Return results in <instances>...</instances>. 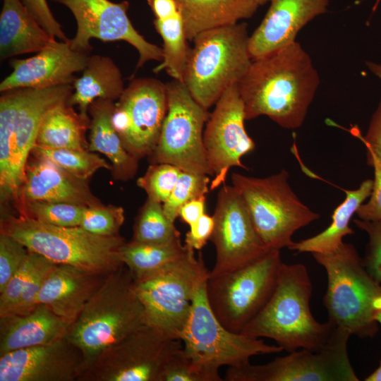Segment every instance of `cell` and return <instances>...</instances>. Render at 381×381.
Instances as JSON below:
<instances>
[{"instance_id":"obj_1","label":"cell","mask_w":381,"mask_h":381,"mask_svg":"<svg viewBox=\"0 0 381 381\" xmlns=\"http://www.w3.org/2000/svg\"><path fill=\"white\" fill-rule=\"evenodd\" d=\"M319 84L310 56L298 42L253 60L238 84L246 120L266 116L284 128H298Z\"/></svg>"},{"instance_id":"obj_2","label":"cell","mask_w":381,"mask_h":381,"mask_svg":"<svg viewBox=\"0 0 381 381\" xmlns=\"http://www.w3.org/2000/svg\"><path fill=\"white\" fill-rule=\"evenodd\" d=\"M312 291L305 265L283 263L270 298L241 333L272 339L289 353L321 349L336 326L329 320L321 323L315 319L310 307Z\"/></svg>"},{"instance_id":"obj_3","label":"cell","mask_w":381,"mask_h":381,"mask_svg":"<svg viewBox=\"0 0 381 381\" xmlns=\"http://www.w3.org/2000/svg\"><path fill=\"white\" fill-rule=\"evenodd\" d=\"M73 84L46 88L20 87L1 92L0 195L1 204L17 202L25 169L45 114L68 100Z\"/></svg>"},{"instance_id":"obj_4","label":"cell","mask_w":381,"mask_h":381,"mask_svg":"<svg viewBox=\"0 0 381 381\" xmlns=\"http://www.w3.org/2000/svg\"><path fill=\"white\" fill-rule=\"evenodd\" d=\"M146 324L134 279L123 265L107 277L71 323L66 338L81 351L84 372L101 352Z\"/></svg>"},{"instance_id":"obj_5","label":"cell","mask_w":381,"mask_h":381,"mask_svg":"<svg viewBox=\"0 0 381 381\" xmlns=\"http://www.w3.org/2000/svg\"><path fill=\"white\" fill-rule=\"evenodd\" d=\"M1 233L55 264L102 274H109L123 265L119 250L126 241L120 235L98 236L79 226H54L20 214L3 216Z\"/></svg>"},{"instance_id":"obj_6","label":"cell","mask_w":381,"mask_h":381,"mask_svg":"<svg viewBox=\"0 0 381 381\" xmlns=\"http://www.w3.org/2000/svg\"><path fill=\"white\" fill-rule=\"evenodd\" d=\"M246 23L204 31L193 40L183 73V83L192 97L207 109L224 92L239 84L253 59Z\"/></svg>"},{"instance_id":"obj_7","label":"cell","mask_w":381,"mask_h":381,"mask_svg":"<svg viewBox=\"0 0 381 381\" xmlns=\"http://www.w3.org/2000/svg\"><path fill=\"white\" fill-rule=\"evenodd\" d=\"M312 255L327 274L323 303L328 320L351 335L373 338L378 331L374 312L381 284L365 270L355 246L344 242L334 252Z\"/></svg>"},{"instance_id":"obj_8","label":"cell","mask_w":381,"mask_h":381,"mask_svg":"<svg viewBox=\"0 0 381 381\" xmlns=\"http://www.w3.org/2000/svg\"><path fill=\"white\" fill-rule=\"evenodd\" d=\"M283 169L264 178L231 174L234 188L242 198L253 224L269 250L289 248L298 229L320 218L291 189Z\"/></svg>"},{"instance_id":"obj_9","label":"cell","mask_w":381,"mask_h":381,"mask_svg":"<svg viewBox=\"0 0 381 381\" xmlns=\"http://www.w3.org/2000/svg\"><path fill=\"white\" fill-rule=\"evenodd\" d=\"M206 281L200 285L194 296L181 341L186 354L212 381L223 380L219 374L223 365L238 366L250 362L254 356L283 351L277 344L269 345L260 338L226 328L210 306Z\"/></svg>"},{"instance_id":"obj_10","label":"cell","mask_w":381,"mask_h":381,"mask_svg":"<svg viewBox=\"0 0 381 381\" xmlns=\"http://www.w3.org/2000/svg\"><path fill=\"white\" fill-rule=\"evenodd\" d=\"M153 274L134 281L135 291L145 310L146 323L181 341L194 296L210 271L201 253L193 249Z\"/></svg>"},{"instance_id":"obj_11","label":"cell","mask_w":381,"mask_h":381,"mask_svg":"<svg viewBox=\"0 0 381 381\" xmlns=\"http://www.w3.org/2000/svg\"><path fill=\"white\" fill-rule=\"evenodd\" d=\"M282 264L280 250H272L240 268L209 273L207 301L226 328L241 333L262 310L275 289Z\"/></svg>"},{"instance_id":"obj_12","label":"cell","mask_w":381,"mask_h":381,"mask_svg":"<svg viewBox=\"0 0 381 381\" xmlns=\"http://www.w3.org/2000/svg\"><path fill=\"white\" fill-rule=\"evenodd\" d=\"M166 87L167 111L157 145L149 155L150 162L211 176L203 143V128L210 113L182 82L173 80Z\"/></svg>"},{"instance_id":"obj_13","label":"cell","mask_w":381,"mask_h":381,"mask_svg":"<svg viewBox=\"0 0 381 381\" xmlns=\"http://www.w3.org/2000/svg\"><path fill=\"white\" fill-rule=\"evenodd\" d=\"M350 333L336 327L318 351L298 349L262 365L229 367L225 381H358L349 360Z\"/></svg>"},{"instance_id":"obj_14","label":"cell","mask_w":381,"mask_h":381,"mask_svg":"<svg viewBox=\"0 0 381 381\" xmlns=\"http://www.w3.org/2000/svg\"><path fill=\"white\" fill-rule=\"evenodd\" d=\"M181 341L146 324L101 352L78 381H160Z\"/></svg>"},{"instance_id":"obj_15","label":"cell","mask_w":381,"mask_h":381,"mask_svg":"<svg viewBox=\"0 0 381 381\" xmlns=\"http://www.w3.org/2000/svg\"><path fill=\"white\" fill-rule=\"evenodd\" d=\"M167 111L166 83L135 78L115 103L111 123L127 151L139 159L155 148Z\"/></svg>"},{"instance_id":"obj_16","label":"cell","mask_w":381,"mask_h":381,"mask_svg":"<svg viewBox=\"0 0 381 381\" xmlns=\"http://www.w3.org/2000/svg\"><path fill=\"white\" fill-rule=\"evenodd\" d=\"M68 8L73 13L77 30L68 41L75 51L90 54V41L96 38L103 42L122 40L136 49L139 58L136 70L147 61L163 59V49L149 42L133 27L128 16L129 2L109 0H50Z\"/></svg>"},{"instance_id":"obj_17","label":"cell","mask_w":381,"mask_h":381,"mask_svg":"<svg viewBox=\"0 0 381 381\" xmlns=\"http://www.w3.org/2000/svg\"><path fill=\"white\" fill-rule=\"evenodd\" d=\"M245 120L238 85H232L215 104L203 132L206 157L212 176L211 190L225 183L231 167L248 169L241 158L253 150L255 145L245 129Z\"/></svg>"},{"instance_id":"obj_18","label":"cell","mask_w":381,"mask_h":381,"mask_svg":"<svg viewBox=\"0 0 381 381\" xmlns=\"http://www.w3.org/2000/svg\"><path fill=\"white\" fill-rule=\"evenodd\" d=\"M212 216L214 229L210 241L215 247L216 262L210 274L240 268L270 251L261 241L232 185L221 186Z\"/></svg>"},{"instance_id":"obj_19","label":"cell","mask_w":381,"mask_h":381,"mask_svg":"<svg viewBox=\"0 0 381 381\" xmlns=\"http://www.w3.org/2000/svg\"><path fill=\"white\" fill-rule=\"evenodd\" d=\"M81 351L66 337L0 355V381H78Z\"/></svg>"},{"instance_id":"obj_20","label":"cell","mask_w":381,"mask_h":381,"mask_svg":"<svg viewBox=\"0 0 381 381\" xmlns=\"http://www.w3.org/2000/svg\"><path fill=\"white\" fill-rule=\"evenodd\" d=\"M31 57L10 61L12 72L0 83V92L29 87L46 88L73 84L90 54L72 49L68 42L56 40Z\"/></svg>"},{"instance_id":"obj_21","label":"cell","mask_w":381,"mask_h":381,"mask_svg":"<svg viewBox=\"0 0 381 381\" xmlns=\"http://www.w3.org/2000/svg\"><path fill=\"white\" fill-rule=\"evenodd\" d=\"M259 26L249 37L253 60L272 54L295 42L298 32L327 11L329 0H271Z\"/></svg>"},{"instance_id":"obj_22","label":"cell","mask_w":381,"mask_h":381,"mask_svg":"<svg viewBox=\"0 0 381 381\" xmlns=\"http://www.w3.org/2000/svg\"><path fill=\"white\" fill-rule=\"evenodd\" d=\"M24 200L63 202L85 207L101 204L91 192L87 181L33 155L28 159L16 206Z\"/></svg>"},{"instance_id":"obj_23","label":"cell","mask_w":381,"mask_h":381,"mask_svg":"<svg viewBox=\"0 0 381 381\" xmlns=\"http://www.w3.org/2000/svg\"><path fill=\"white\" fill-rule=\"evenodd\" d=\"M109 274L54 264L44 279L37 303L72 323Z\"/></svg>"},{"instance_id":"obj_24","label":"cell","mask_w":381,"mask_h":381,"mask_svg":"<svg viewBox=\"0 0 381 381\" xmlns=\"http://www.w3.org/2000/svg\"><path fill=\"white\" fill-rule=\"evenodd\" d=\"M71 325L42 303L25 314L0 317V355L60 340Z\"/></svg>"},{"instance_id":"obj_25","label":"cell","mask_w":381,"mask_h":381,"mask_svg":"<svg viewBox=\"0 0 381 381\" xmlns=\"http://www.w3.org/2000/svg\"><path fill=\"white\" fill-rule=\"evenodd\" d=\"M0 59L38 52L56 40L30 14L20 0H2Z\"/></svg>"},{"instance_id":"obj_26","label":"cell","mask_w":381,"mask_h":381,"mask_svg":"<svg viewBox=\"0 0 381 381\" xmlns=\"http://www.w3.org/2000/svg\"><path fill=\"white\" fill-rule=\"evenodd\" d=\"M114 104V101L98 99L90 105L88 150L105 155L111 163L114 177L127 181L135 175L138 159L127 151L112 125Z\"/></svg>"},{"instance_id":"obj_27","label":"cell","mask_w":381,"mask_h":381,"mask_svg":"<svg viewBox=\"0 0 381 381\" xmlns=\"http://www.w3.org/2000/svg\"><path fill=\"white\" fill-rule=\"evenodd\" d=\"M73 90L68 103L78 106L81 116L90 120V105L96 99H119L125 87L122 74L109 56L89 55L82 75L73 83Z\"/></svg>"},{"instance_id":"obj_28","label":"cell","mask_w":381,"mask_h":381,"mask_svg":"<svg viewBox=\"0 0 381 381\" xmlns=\"http://www.w3.org/2000/svg\"><path fill=\"white\" fill-rule=\"evenodd\" d=\"M175 1L190 41L204 31L250 18L260 6L258 0Z\"/></svg>"},{"instance_id":"obj_29","label":"cell","mask_w":381,"mask_h":381,"mask_svg":"<svg viewBox=\"0 0 381 381\" xmlns=\"http://www.w3.org/2000/svg\"><path fill=\"white\" fill-rule=\"evenodd\" d=\"M373 184V180L366 179L356 189L344 190L345 199L334 210L331 224L312 237L294 241L289 249L312 254L329 253L337 250L344 243V237L354 233L350 227V221L359 206L370 197Z\"/></svg>"},{"instance_id":"obj_30","label":"cell","mask_w":381,"mask_h":381,"mask_svg":"<svg viewBox=\"0 0 381 381\" xmlns=\"http://www.w3.org/2000/svg\"><path fill=\"white\" fill-rule=\"evenodd\" d=\"M90 120L77 113L68 100L52 107L40 123L36 145L57 149L88 150L85 138Z\"/></svg>"},{"instance_id":"obj_31","label":"cell","mask_w":381,"mask_h":381,"mask_svg":"<svg viewBox=\"0 0 381 381\" xmlns=\"http://www.w3.org/2000/svg\"><path fill=\"white\" fill-rule=\"evenodd\" d=\"M186 249L181 238L162 243H144L131 241L121 247L119 255L134 281H139L181 257Z\"/></svg>"},{"instance_id":"obj_32","label":"cell","mask_w":381,"mask_h":381,"mask_svg":"<svg viewBox=\"0 0 381 381\" xmlns=\"http://www.w3.org/2000/svg\"><path fill=\"white\" fill-rule=\"evenodd\" d=\"M157 32L163 40V59L153 69L156 73L165 70L176 80L183 82V73L190 47L180 11L172 17L154 20Z\"/></svg>"},{"instance_id":"obj_33","label":"cell","mask_w":381,"mask_h":381,"mask_svg":"<svg viewBox=\"0 0 381 381\" xmlns=\"http://www.w3.org/2000/svg\"><path fill=\"white\" fill-rule=\"evenodd\" d=\"M181 238L180 232L163 209V204L147 199L136 217L131 241L162 243Z\"/></svg>"},{"instance_id":"obj_34","label":"cell","mask_w":381,"mask_h":381,"mask_svg":"<svg viewBox=\"0 0 381 381\" xmlns=\"http://www.w3.org/2000/svg\"><path fill=\"white\" fill-rule=\"evenodd\" d=\"M30 155L48 159L73 176L85 181L100 169H112L111 164L89 150L49 148L35 145Z\"/></svg>"},{"instance_id":"obj_35","label":"cell","mask_w":381,"mask_h":381,"mask_svg":"<svg viewBox=\"0 0 381 381\" xmlns=\"http://www.w3.org/2000/svg\"><path fill=\"white\" fill-rule=\"evenodd\" d=\"M20 215L59 226H77L85 206L63 202L24 200L16 205Z\"/></svg>"},{"instance_id":"obj_36","label":"cell","mask_w":381,"mask_h":381,"mask_svg":"<svg viewBox=\"0 0 381 381\" xmlns=\"http://www.w3.org/2000/svg\"><path fill=\"white\" fill-rule=\"evenodd\" d=\"M210 181L209 175L182 171L169 198L163 203L167 217L174 222L184 204L194 198L206 195Z\"/></svg>"},{"instance_id":"obj_37","label":"cell","mask_w":381,"mask_h":381,"mask_svg":"<svg viewBox=\"0 0 381 381\" xmlns=\"http://www.w3.org/2000/svg\"><path fill=\"white\" fill-rule=\"evenodd\" d=\"M182 171L179 167L167 163H154L137 181L149 199L164 203L172 193Z\"/></svg>"},{"instance_id":"obj_38","label":"cell","mask_w":381,"mask_h":381,"mask_svg":"<svg viewBox=\"0 0 381 381\" xmlns=\"http://www.w3.org/2000/svg\"><path fill=\"white\" fill-rule=\"evenodd\" d=\"M124 219L122 207L101 203L85 208L79 226L95 235L114 236L119 235Z\"/></svg>"},{"instance_id":"obj_39","label":"cell","mask_w":381,"mask_h":381,"mask_svg":"<svg viewBox=\"0 0 381 381\" xmlns=\"http://www.w3.org/2000/svg\"><path fill=\"white\" fill-rule=\"evenodd\" d=\"M41 255L29 250L19 270L0 292V317L10 315L16 307L25 284L33 273Z\"/></svg>"},{"instance_id":"obj_40","label":"cell","mask_w":381,"mask_h":381,"mask_svg":"<svg viewBox=\"0 0 381 381\" xmlns=\"http://www.w3.org/2000/svg\"><path fill=\"white\" fill-rule=\"evenodd\" d=\"M29 250L6 234H0V292L26 260Z\"/></svg>"},{"instance_id":"obj_41","label":"cell","mask_w":381,"mask_h":381,"mask_svg":"<svg viewBox=\"0 0 381 381\" xmlns=\"http://www.w3.org/2000/svg\"><path fill=\"white\" fill-rule=\"evenodd\" d=\"M353 222L368 236L362 263L370 275L381 284V221H365L358 218L353 219Z\"/></svg>"},{"instance_id":"obj_42","label":"cell","mask_w":381,"mask_h":381,"mask_svg":"<svg viewBox=\"0 0 381 381\" xmlns=\"http://www.w3.org/2000/svg\"><path fill=\"white\" fill-rule=\"evenodd\" d=\"M160 381H212L186 354L183 347L174 351L167 361Z\"/></svg>"},{"instance_id":"obj_43","label":"cell","mask_w":381,"mask_h":381,"mask_svg":"<svg viewBox=\"0 0 381 381\" xmlns=\"http://www.w3.org/2000/svg\"><path fill=\"white\" fill-rule=\"evenodd\" d=\"M54 264L41 255L33 273L25 284L16 307L10 315L27 313L38 304L37 298L44 279Z\"/></svg>"},{"instance_id":"obj_44","label":"cell","mask_w":381,"mask_h":381,"mask_svg":"<svg viewBox=\"0 0 381 381\" xmlns=\"http://www.w3.org/2000/svg\"><path fill=\"white\" fill-rule=\"evenodd\" d=\"M368 163L373 168L374 179L370 198L362 203L356 214L365 221H381V162L369 148H366Z\"/></svg>"},{"instance_id":"obj_45","label":"cell","mask_w":381,"mask_h":381,"mask_svg":"<svg viewBox=\"0 0 381 381\" xmlns=\"http://www.w3.org/2000/svg\"><path fill=\"white\" fill-rule=\"evenodd\" d=\"M38 23L52 37L68 42V39L61 24L52 14L47 0H20Z\"/></svg>"},{"instance_id":"obj_46","label":"cell","mask_w":381,"mask_h":381,"mask_svg":"<svg viewBox=\"0 0 381 381\" xmlns=\"http://www.w3.org/2000/svg\"><path fill=\"white\" fill-rule=\"evenodd\" d=\"M189 226L190 229L186 234L185 246L200 250L210 240L214 229L213 216L205 213Z\"/></svg>"},{"instance_id":"obj_47","label":"cell","mask_w":381,"mask_h":381,"mask_svg":"<svg viewBox=\"0 0 381 381\" xmlns=\"http://www.w3.org/2000/svg\"><path fill=\"white\" fill-rule=\"evenodd\" d=\"M351 134L360 139L366 148L371 150L381 162V98L372 116L365 135L356 127L350 130Z\"/></svg>"},{"instance_id":"obj_48","label":"cell","mask_w":381,"mask_h":381,"mask_svg":"<svg viewBox=\"0 0 381 381\" xmlns=\"http://www.w3.org/2000/svg\"><path fill=\"white\" fill-rule=\"evenodd\" d=\"M206 195L194 198L180 209L179 217L183 222L189 226L197 222L205 214Z\"/></svg>"},{"instance_id":"obj_49","label":"cell","mask_w":381,"mask_h":381,"mask_svg":"<svg viewBox=\"0 0 381 381\" xmlns=\"http://www.w3.org/2000/svg\"><path fill=\"white\" fill-rule=\"evenodd\" d=\"M155 19H165L179 12L175 0H146Z\"/></svg>"},{"instance_id":"obj_50","label":"cell","mask_w":381,"mask_h":381,"mask_svg":"<svg viewBox=\"0 0 381 381\" xmlns=\"http://www.w3.org/2000/svg\"><path fill=\"white\" fill-rule=\"evenodd\" d=\"M366 66L371 73L381 80V62L377 64L373 61H367Z\"/></svg>"},{"instance_id":"obj_51","label":"cell","mask_w":381,"mask_h":381,"mask_svg":"<svg viewBox=\"0 0 381 381\" xmlns=\"http://www.w3.org/2000/svg\"><path fill=\"white\" fill-rule=\"evenodd\" d=\"M365 381H381V359L380 360L379 366L370 375L365 378Z\"/></svg>"},{"instance_id":"obj_52","label":"cell","mask_w":381,"mask_h":381,"mask_svg":"<svg viewBox=\"0 0 381 381\" xmlns=\"http://www.w3.org/2000/svg\"><path fill=\"white\" fill-rule=\"evenodd\" d=\"M374 318L381 325V297L375 303Z\"/></svg>"},{"instance_id":"obj_53","label":"cell","mask_w":381,"mask_h":381,"mask_svg":"<svg viewBox=\"0 0 381 381\" xmlns=\"http://www.w3.org/2000/svg\"><path fill=\"white\" fill-rule=\"evenodd\" d=\"M271 0H258L260 6L267 4V2H270Z\"/></svg>"}]
</instances>
